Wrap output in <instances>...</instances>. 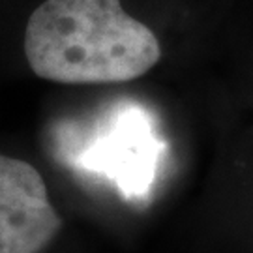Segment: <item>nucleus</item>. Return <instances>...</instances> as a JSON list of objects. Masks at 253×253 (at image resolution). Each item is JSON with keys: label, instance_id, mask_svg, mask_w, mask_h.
I'll return each mask as SVG.
<instances>
[{"label": "nucleus", "instance_id": "3", "mask_svg": "<svg viewBox=\"0 0 253 253\" xmlns=\"http://www.w3.org/2000/svg\"><path fill=\"white\" fill-rule=\"evenodd\" d=\"M62 227L42 174L0 156V253H40Z\"/></svg>", "mask_w": 253, "mask_h": 253}, {"label": "nucleus", "instance_id": "1", "mask_svg": "<svg viewBox=\"0 0 253 253\" xmlns=\"http://www.w3.org/2000/svg\"><path fill=\"white\" fill-rule=\"evenodd\" d=\"M25 54L30 70L47 81L111 84L152 70L162 47L120 0H45L28 19Z\"/></svg>", "mask_w": 253, "mask_h": 253}, {"label": "nucleus", "instance_id": "2", "mask_svg": "<svg viewBox=\"0 0 253 253\" xmlns=\"http://www.w3.org/2000/svg\"><path fill=\"white\" fill-rule=\"evenodd\" d=\"M62 146L73 169L107 180L126 201L150 195L165 152L150 118L137 107L120 109L83 141Z\"/></svg>", "mask_w": 253, "mask_h": 253}]
</instances>
